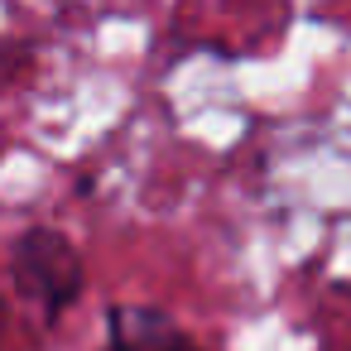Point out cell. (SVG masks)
I'll list each match as a JSON object with an SVG mask.
<instances>
[{
	"label": "cell",
	"mask_w": 351,
	"mask_h": 351,
	"mask_svg": "<svg viewBox=\"0 0 351 351\" xmlns=\"http://www.w3.org/2000/svg\"><path fill=\"white\" fill-rule=\"evenodd\" d=\"M10 279H15V293L25 303H34L44 313V322L53 327L82 298L87 269H82V255L73 250V241L63 231L25 226L10 245Z\"/></svg>",
	"instance_id": "cell-1"
},
{
	"label": "cell",
	"mask_w": 351,
	"mask_h": 351,
	"mask_svg": "<svg viewBox=\"0 0 351 351\" xmlns=\"http://www.w3.org/2000/svg\"><path fill=\"white\" fill-rule=\"evenodd\" d=\"M183 332L169 313L149 303H116L106 313V346L101 351H169Z\"/></svg>",
	"instance_id": "cell-2"
},
{
	"label": "cell",
	"mask_w": 351,
	"mask_h": 351,
	"mask_svg": "<svg viewBox=\"0 0 351 351\" xmlns=\"http://www.w3.org/2000/svg\"><path fill=\"white\" fill-rule=\"evenodd\" d=\"M169 351H202V346H197V341H188V337H178V341H173Z\"/></svg>",
	"instance_id": "cell-3"
}]
</instances>
